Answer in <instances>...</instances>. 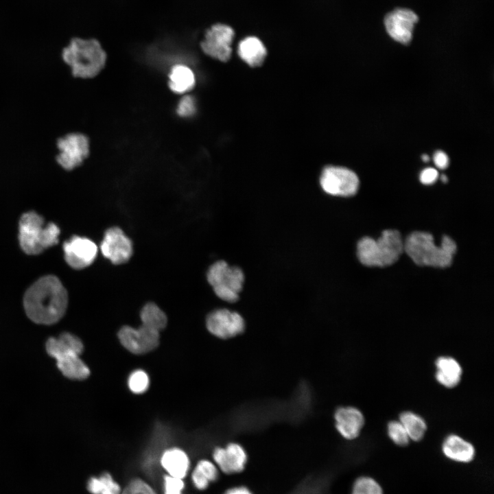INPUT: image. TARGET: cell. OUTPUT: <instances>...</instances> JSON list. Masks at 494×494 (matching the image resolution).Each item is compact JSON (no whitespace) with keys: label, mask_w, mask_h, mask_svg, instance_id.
<instances>
[{"label":"cell","mask_w":494,"mask_h":494,"mask_svg":"<svg viewBox=\"0 0 494 494\" xmlns=\"http://www.w3.org/2000/svg\"><path fill=\"white\" fill-rule=\"evenodd\" d=\"M67 304V290L54 276L39 279L29 287L23 298L27 316L40 325L57 322L65 314Z\"/></svg>","instance_id":"6da1fadb"},{"label":"cell","mask_w":494,"mask_h":494,"mask_svg":"<svg viewBox=\"0 0 494 494\" xmlns=\"http://www.w3.org/2000/svg\"><path fill=\"white\" fill-rule=\"evenodd\" d=\"M404 244V250L417 265L446 268L452 263L456 244L449 237L444 235L438 246L432 235L426 232L415 231L410 234Z\"/></svg>","instance_id":"7a4b0ae2"},{"label":"cell","mask_w":494,"mask_h":494,"mask_svg":"<svg viewBox=\"0 0 494 494\" xmlns=\"http://www.w3.org/2000/svg\"><path fill=\"white\" fill-rule=\"evenodd\" d=\"M62 58L74 77L91 78L103 69L106 55L97 40L75 38L63 49Z\"/></svg>","instance_id":"3957f363"},{"label":"cell","mask_w":494,"mask_h":494,"mask_svg":"<svg viewBox=\"0 0 494 494\" xmlns=\"http://www.w3.org/2000/svg\"><path fill=\"white\" fill-rule=\"evenodd\" d=\"M404 250L398 231L386 230L377 239L365 237L357 243V255L366 266L384 267L394 263Z\"/></svg>","instance_id":"277c9868"},{"label":"cell","mask_w":494,"mask_h":494,"mask_svg":"<svg viewBox=\"0 0 494 494\" xmlns=\"http://www.w3.org/2000/svg\"><path fill=\"white\" fill-rule=\"evenodd\" d=\"M60 229L56 224L45 226L44 219L38 213H24L19 221V244L28 255H38L58 242Z\"/></svg>","instance_id":"5b68a950"},{"label":"cell","mask_w":494,"mask_h":494,"mask_svg":"<svg viewBox=\"0 0 494 494\" xmlns=\"http://www.w3.org/2000/svg\"><path fill=\"white\" fill-rule=\"evenodd\" d=\"M207 279L215 295L226 302H236L239 297L245 281L243 270L231 266L223 260L212 264L208 270Z\"/></svg>","instance_id":"8992f818"},{"label":"cell","mask_w":494,"mask_h":494,"mask_svg":"<svg viewBox=\"0 0 494 494\" xmlns=\"http://www.w3.org/2000/svg\"><path fill=\"white\" fill-rule=\"evenodd\" d=\"M58 150L56 163L64 170H73L80 166L89 154V141L82 133L71 132L56 141Z\"/></svg>","instance_id":"52a82bcc"},{"label":"cell","mask_w":494,"mask_h":494,"mask_svg":"<svg viewBox=\"0 0 494 494\" xmlns=\"http://www.w3.org/2000/svg\"><path fill=\"white\" fill-rule=\"evenodd\" d=\"M359 178L353 171L342 167L328 166L320 178L323 191L331 196L349 197L355 195L359 187Z\"/></svg>","instance_id":"ba28073f"},{"label":"cell","mask_w":494,"mask_h":494,"mask_svg":"<svg viewBox=\"0 0 494 494\" xmlns=\"http://www.w3.org/2000/svg\"><path fill=\"white\" fill-rule=\"evenodd\" d=\"M234 35V30L230 26L215 24L206 32L201 48L209 56L226 62L231 58Z\"/></svg>","instance_id":"9c48e42d"},{"label":"cell","mask_w":494,"mask_h":494,"mask_svg":"<svg viewBox=\"0 0 494 494\" xmlns=\"http://www.w3.org/2000/svg\"><path fill=\"white\" fill-rule=\"evenodd\" d=\"M121 344L134 354H144L156 349L159 344V331L145 326L134 329L124 326L118 332Z\"/></svg>","instance_id":"30bf717a"},{"label":"cell","mask_w":494,"mask_h":494,"mask_svg":"<svg viewBox=\"0 0 494 494\" xmlns=\"http://www.w3.org/2000/svg\"><path fill=\"white\" fill-rule=\"evenodd\" d=\"M206 326L211 334L219 338L227 339L242 333L245 329V322L236 311L217 309L207 316Z\"/></svg>","instance_id":"8fae6325"},{"label":"cell","mask_w":494,"mask_h":494,"mask_svg":"<svg viewBox=\"0 0 494 494\" xmlns=\"http://www.w3.org/2000/svg\"><path fill=\"white\" fill-rule=\"evenodd\" d=\"M418 21V15L412 10L398 8L385 16L384 23L387 33L393 40L407 45L412 38L414 25Z\"/></svg>","instance_id":"7c38bea8"},{"label":"cell","mask_w":494,"mask_h":494,"mask_svg":"<svg viewBox=\"0 0 494 494\" xmlns=\"http://www.w3.org/2000/svg\"><path fill=\"white\" fill-rule=\"evenodd\" d=\"M102 255L113 264L126 262L132 254L131 240L119 227L106 230L100 245Z\"/></svg>","instance_id":"4fadbf2b"},{"label":"cell","mask_w":494,"mask_h":494,"mask_svg":"<svg viewBox=\"0 0 494 494\" xmlns=\"http://www.w3.org/2000/svg\"><path fill=\"white\" fill-rule=\"evenodd\" d=\"M64 259L74 269H82L91 265L97 254V246L86 237L73 236L63 244Z\"/></svg>","instance_id":"5bb4252c"},{"label":"cell","mask_w":494,"mask_h":494,"mask_svg":"<svg viewBox=\"0 0 494 494\" xmlns=\"http://www.w3.org/2000/svg\"><path fill=\"white\" fill-rule=\"evenodd\" d=\"M213 458L220 469L228 474L241 472L247 462L245 449L236 443H231L225 447H216L213 450Z\"/></svg>","instance_id":"9a60e30c"},{"label":"cell","mask_w":494,"mask_h":494,"mask_svg":"<svg viewBox=\"0 0 494 494\" xmlns=\"http://www.w3.org/2000/svg\"><path fill=\"white\" fill-rule=\"evenodd\" d=\"M336 427L346 439L357 438L364 423L362 412L353 407H342L335 412Z\"/></svg>","instance_id":"2e32d148"},{"label":"cell","mask_w":494,"mask_h":494,"mask_svg":"<svg viewBox=\"0 0 494 494\" xmlns=\"http://www.w3.org/2000/svg\"><path fill=\"white\" fill-rule=\"evenodd\" d=\"M75 353H62L55 358L56 365L62 375L74 380H83L90 375L87 365Z\"/></svg>","instance_id":"e0dca14e"},{"label":"cell","mask_w":494,"mask_h":494,"mask_svg":"<svg viewBox=\"0 0 494 494\" xmlns=\"http://www.w3.org/2000/svg\"><path fill=\"white\" fill-rule=\"evenodd\" d=\"M45 349L48 355L56 358L65 353H75L81 355L84 345L81 340L75 335L64 332L58 337H50L46 342Z\"/></svg>","instance_id":"ac0fdd59"},{"label":"cell","mask_w":494,"mask_h":494,"mask_svg":"<svg viewBox=\"0 0 494 494\" xmlns=\"http://www.w3.org/2000/svg\"><path fill=\"white\" fill-rule=\"evenodd\" d=\"M442 450L446 457L460 462H471L475 456L473 445L455 434L445 439Z\"/></svg>","instance_id":"d6986e66"},{"label":"cell","mask_w":494,"mask_h":494,"mask_svg":"<svg viewBox=\"0 0 494 494\" xmlns=\"http://www.w3.org/2000/svg\"><path fill=\"white\" fill-rule=\"evenodd\" d=\"M161 464L168 475L184 478L189 469V459L187 454L176 447L165 450L161 456Z\"/></svg>","instance_id":"ffe728a7"},{"label":"cell","mask_w":494,"mask_h":494,"mask_svg":"<svg viewBox=\"0 0 494 494\" xmlns=\"http://www.w3.org/2000/svg\"><path fill=\"white\" fill-rule=\"evenodd\" d=\"M436 380L447 388H454L461 379L462 368L459 363L451 357H439L436 361Z\"/></svg>","instance_id":"44dd1931"},{"label":"cell","mask_w":494,"mask_h":494,"mask_svg":"<svg viewBox=\"0 0 494 494\" xmlns=\"http://www.w3.org/2000/svg\"><path fill=\"white\" fill-rule=\"evenodd\" d=\"M239 57L250 67L260 66L266 56V49L262 42L255 36L241 40L237 49Z\"/></svg>","instance_id":"7402d4cb"},{"label":"cell","mask_w":494,"mask_h":494,"mask_svg":"<svg viewBox=\"0 0 494 494\" xmlns=\"http://www.w3.org/2000/svg\"><path fill=\"white\" fill-rule=\"evenodd\" d=\"M169 78L170 89L177 93H186L195 84L193 73L189 67L182 64L176 65L172 69Z\"/></svg>","instance_id":"603a6c76"},{"label":"cell","mask_w":494,"mask_h":494,"mask_svg":"<svg viewBox=\"0 0 494 494\" xmlns=\"http://www.w3.org/2000/svg\"><path fill=\"white\" fill-rule=\"evenodd\" d=\"M330 479V475L324 473L312 475L288 494H327L331 483Z\"/></svg>","instance_id":"cb8c5ba5"},{"label":"cell","mask_w":494,"mask_h":494,"mask_svg":"<svg viewBox=\"0 0 494 494\" xmlns=\"http://www.w3.org/2000/svg\"><path fill=\"white\" fill-rule=\"evenodd\" d=\"M218 478L215 465L209 460H200L194 468L191 479L194 486L199 490L207 489L211 482Z\"/></svg>","instance_id":"d4e9b609"},{"label":"cell","mask_w":494,"mask_h":494,"mask_svg":"<svg viewBox=\"0 0 494 494\" xmlns=\"http://www.w3.org/2000/svg\"><path fill=\"white\" fill-rule=\"evenodd\" d=\"M142 325L160 331L167 325V318L156 304L148 303L142 308L140 313Z\"/></svg>","instance_id":"484cf974"},{"label":"cell","mask_w":494,"mask_h":494,"mask_svg":"<svg viewBox=\"0 0 494 494\" xmlns=\"http://www.w3.org/2000/svg\"><path fill=\"white\" fill-rule=\"evenodd\" d=\"M399 420L410 439L419 441L423 438L427 425L420 416L412 412H404L400 414Z\"/></svg>","instance_id":"4316f807"},{"label":"cell","mask_w":494,"mask_h":494,"mask_svg":"<svg viewBox=\"0 0 494 494\" xmlns=\"http://www.w3.org/2000/svg\"><path fill=\"white\" fill-rule=\"evenodd\" d=\"M87 489L92 494H121V492L119 484L106 472L99 477L91 478L87 483Z\"/></svg>","instance_id":"83f0119b"},{"label":"cell","mask_w":494,"mask_h":494,"mask_svg":"<svg viewBox=\"0 0 494 494\" xmlns=\"http://www.w3.org/2000/svg\"><path fill=\"white\" fill-rule=\"evenodd\" d=\"M351 494H383V491L374 479L362 476L353 483Z\"/></svg>","instance_id":"f1b7e54d"},{"label":"cell","mask_w":494,"mask_h":494,"mask_svg":"<svg viewBox=\"0 0 494 494\" xmlns=\"http://www.w3.org/2000/svg\"><path fill=\"white\" fill-rule=\"evenodd\" d=\"M149 377L143 370H136L132 372L128 378L130 390L135 394H141L149 387Z\"/></svg>","instance_id":"f546056e"},{"label":"cell","mask_w":494,"mask_h":494,"mask_svg":"<svg viewBox=\"0 0 494 494\" xmlns=\"http://www.w3.org/2000/svg\"><path fill=\"white\" fill-rule=\"evenodd\" d=\"M388 434L390 438L397 445L406 446L410 438L400 421H390L388 424Z\"/></svg>","instance_id":"4dcf8cb0"},{"label":"cell","mask_w":494,"mask_h":494,"mask_svg":"<svg viewBox=\"0 0 494 494\" xmlns=\"http://www.w3.org/2000/svg\"><path fill=\"white\" fill-rule=\"evenodd\" d=\"M121 494H157L153 488L140 478L131 480L121 491Z\"/></svg>","instance_id":"1f68e13d"},{"label":"cell","mask_w":494,"mask_h":494,"mask_svg":"<svg viewBox=\"0 0 494 494\" xmlns=\"http://www.w3.org/2000/svg\"><path fill=\"white\" fill-rule=\"evenodd\" d=\"M163 480L165 494H182L185 487L183 479L167 474L165 475Z\"/></svg>","instance_id":"d6a6232c"},{"label":"cell","mask_w":494,"mask_h":494,"mask_svg":"<svg viewBox=\"0 0 494 494\" xmlns=\"http://www.w3.org/2000/svg\"><path fill=\"white\" fill-rule=\"evenodd\" d=\"M196 111V103L191 95L184 96L178 103L176 112L181 117H188L193 115Z\"/></svg>","instance_id":"836d02e7"},{"label":"cell","mask_w":494,"mask_h":494,"mask_svg":"<svg viewBox=\"0 0 494 494\" xmlns=\"http://www.w3.org/2000/svg\"><path fill=\"white\" fill-rule=\"evenodd\" d=\"M438 173L436 169L429 167L423 169L420 174V180L424 185H431L438 178Z\"/></svg>","instance_id":"e575fe53"},{"label":"cell","mask_w":494,"mask_h":494,"mask_svg":"<svg viewBox=\"0 0 494 494\" xmlns=\"http://www.w3.org/2000/svg\"><path fill=\"white\" fill-rule=\"evenodd\" d=\"M434 161L436 166L441 169H445L449 165L447 155L442 151H436L434 155Z\"/></svg>","instance_id":"d590c367"},{"label":"cell","mask_w":494,"mask_h":494,"mask_svg":"<svg viewBox=\"0 0 494 494\" xmlns=\"http://www.w3.org/2000/svg\"><path fill=\"white\" fill-rule=\"evenodd\" d=\"M224 494H253L250 489L246 486H239L227 490Z\"/></svg>","instance_id":"8d00e7d4"},{"label":"cell","mask_w":494,"mask_h":494,"mask_svg":"<svg viewBox=\"0 0 494 494\" xmlns=\"http://www.w3.org/2000/svg\"><path fill=\"white\" fill-rule=\"evenodd\" d=\"M422 159H423V161L427 162V161H429L430 158H429V156H428L427 155L423 154V155L422 156Z\"/></svg>","instance_id":"74e56055"},{"label":"cell","mask_w":494,"mask_h":494,"mask_svg":"<svg viewBox=\"0 0 494 494\" xmlns=\"http://www.w3.org/2000/svg\"><path fill=\"white\" fill-rule=\"evenodd\" d=\"M441 180L443 183H446L447 181V178L445 175H442Z\"/></svg>","instance_id":"f35d334b"}]
</instances>
